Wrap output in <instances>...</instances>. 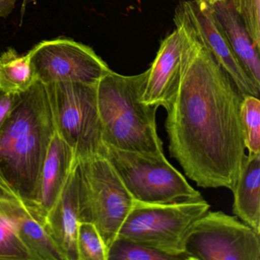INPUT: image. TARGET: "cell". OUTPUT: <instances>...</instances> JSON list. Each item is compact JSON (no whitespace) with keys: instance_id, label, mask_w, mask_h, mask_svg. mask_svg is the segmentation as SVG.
<instances>
[{"instance_id":"obj_1","label":"cell","mask_w":260,"mask_h":260,"mask_svg":"<svg viewBox=\"0 0 260 260\" xmlns=\"http://www.w3.org/2000/svg\"><path fill=\"white\" fill-rule=\"evenodd\" d=\"M174 22L182 27L183 41L179 84L165 123L170 156L198 186L232 191L246 156L243 96L192 31Z\"/></svg>"},{"instance_id":"obj_2","label":"cell","mask_w":260,"mask_h":260,"mask_svg":"<svg viewBox=\"0 0 260 260\" xmlns=\"http://www.w3.org/2000/svg\"><path fill=\"white\" fill-rule=\"evenodd\" d=\"M55 132L45 84L37 80L16 94L0 130V179L32 210L41 170Z\"/></svg>"},{"instance_id":"obj_3","label":"cell","mask_w":260,"mask_h":260,"mask_svg":"<svg viewBox=\"0 0 260 260\" xmlns=\"http://www.w3.org/2000/svg\"><path fill=\"white\" fill-rule=\"evenodd\" d=\"M145 72L124 76L111 70L95 86L103 144L121 150L164 153L156 128L158 107L141 101Z\"/></svg>"},{"instance_id":"obj_4","label":"cell","mask_w":260,"mask_h":260,"mask_svg":"<svg viewBox=\"0 0 260 260\" xmlns=\"http://www.w3.org/2000/svg\"><path fill=\"white\" fill-rule=\"evenodd\" d=\"M210 205L202 196L170 203L134 201L117 238L159 251L176 260H190L185 240Z\"/></svg>"},{"instance_id":"obj_5","label":"cell","mask_w":260,"mask_h":260,"mask_svg":"<svg viewBox=\"0 0 260 260\" xmlns=\"http://www.w3.org/2000/svg\"><path fill=\"white\" fill-rule=\"evenodd\" d=\"M80 222L93 223L109 251L134 201L103 153L77 159Z\"/></svg>"},{"instance_id":"obj_6","label":"cell","mask_w":260,"mask_h":260,"mask_svg":"<svg viewBox=\"0 0 260 260\" xmlns=\"http://www.w3.org/2000/svg\"><path fill=\"white\" fill-rule=\"evenodd\" d=\"M102 153L135 201L164 204L201 196L164 153L121 150L103 144Z\"/></svg>"},{"instance_id":"obj_7","label":"cell","mask_w":260,"mask_h":260,"mask_svg":"<svg viewBox=\"0 0 260 260\" xmlns=\"http://www.w3.org/2000/svg\"><path fill=\"white\" fill-rule=\"evenodd\" d=\"M45 86L56 132L73 149L77 159L102 153L96 85L55 82Z\"/></svg>"},{"instance_id":"obj_8","label":"cell","mask_w":260,"mask_h":260,"mask_svg":"<svg viewBox=\"0 0 260 260\" xmlns=\"http://www.w3.org/2000/svg\"><path fill=\"white\" fill-rule=\"evenodd\" d=\"M260 234L237 217L207 211L185 240L190 260H260Z\"/></svg>"},{"instance_id":"obj_9","label":"cell","mask_w":260,"mask_h":260,"mask_svg":"<svg viewBox=\"0 0 260 260\" xmlns=\"http://www.w3.org/2000/svg\"><path fill=\"white\" fill-rule=\"evenodd\" d=\"M28 54L38 80L45 85L76 82L95 86L111 71L91 47L65 38L42 41Z\"/></svg>"},{"instance_id":"obj_10","label":"cell","mask_w":260,"mask_h":260,"mask_svg":"<svg viewBox=\"0 0 260 260\" xmlns=\"http://www.w3.org/2000/svg\"><path fill=\"white\" fill-rule=\"evenodd\" d=\"M174 19L185 24L211 52L232 79L242 96L252 95L259 98L260 86L251 78L236 57L211 4L205 0L182 1L176 7Z\"/></svg>"},{"instance_id":"obj_11","label":"cell","mask_w":260,"mask_h":260,"mask_svg":"<svg viewBox=\"0 0 260 260\" xmlns=\"http://www.w3.org/2000/svg\"><path fill=\"white\" fill-rule=\"evenodd\" d=\"M0 216L17 234L34 260H65L45 230L43 221L0 179Z\"/></svg>"},{"instance_id":"obj_12","label":"cell","mask_w":260,"mask_h":260,"mask_svg":"<svg viewBox=\"0 0 260 260\" xmlns=\"http://www.w3.org/2000/svg\"><path fill=\"white\" fill-rule=\"evenodd\" d=\"M161 42L151 66L145 71L141 101L147 106L169 109L179 84L183 31L179 24Z\"/></svg>"},{"instance_id":"obj_13","label":"cell","mask_w":260,"mask_h":260,"mask_svg":"<svg viewBox=\"0 0 260 260\" xmlns=\"http://www.w3.org/2000/svg\"><path fill=\"white\" fill-rule=\"evenodd\" d=\"M80 223L77 161L61 194L45 218V228L65 260H78L77 236Z\"/></svg>"},{"instance_id":"obj_14","label":"cell","mask_w":260,"mask_h":260,"mask_svg":"<svg viewBox=\"0 0 260 260\" xmlns=\"http://www.w3.org/2000/svg\"><path fill=\"white\" fill-rule=\"evenodd\" d=\"M73 149L55 132L41 170L33 210L45 224V218L61 194L77 162Z\"/></svg>"},{"instance_id":"obj_15","label":"cell","mask_w":260,"mask_h":260,"mask_svg":"<svg viewBox=\"0 0 260 260\" xmlns=\"http://www.w3.org/2000/svg\"><path fill=\"white\" fill-rule=\"evenodd\" d=\"M211 6L236 57L251 78L260 86L259 52L254 47L232 0H221Z\"/></svg>"},{"instance_id":"obj_16","label":"cell","mask_w":260,"mask_h":260,"mask_svg":"<svg viewBox=\"0 0 260 260\" xmlns=\"http://www.w3.org/2000/svg\"><path fill=\"white\" fill-rule=\"evenodd\" d=\"M232 191L234 215L260 234V153L246 155Z\"/></svg>"},{"instance_id":"obj_17","label":"cell","mask_w":260,"mask_h":260,"mask_svg":"<svg viewBox=\"0 0 260 260\" xmlns=\"http://www.w3.org/2000/svg\"><path fill=\"white\" fill-rule=\"evenodd\" d=\"M38 79L28 54H19L9 48L0 54V89L19 93L31 87Z\"/></svg>"},{"instance_id":"obj_18","label":"cell","mask_w":260,"mask_h":260,"mask_svg":"<svg viewBox=\"0 0 260 260\" xmlns=\"http://www.w3.org/2000/svg\"><path fill=\"white\" fill-rule=\"evenodd\" d=\"M240 117L243 141L248 154H258L260 153L259 98L252 95L243 97Z\"/></svg>"},{"instance_id":"obj_19","label":"cell","mask_w":260,"mask_h":260,"mask_svg":"<svg viewBox=\"0 0 260 260\" xmlns=\"http://www.w3.org/2000/svg\"><path fill=\"white\" fill-rule=\"evenodd\" d=\"M77 246L78 260H108L107 249L93 223L80 222Z\"/></svg>"},{"instance_id":"obj_20","label":"cell","mask_w":260,"mask_h":260,"mask_svg":"<svg viewBox=\"0 0 260 260\" xmlns=\"http://www.w3.org/2000/svg\"><path fill=\"white\" fill-rule=\"evenodd\" d=\"M108 260H176L159 251L116 238L108 251Z\"/></svg>"},{"instance_id":"obj_21","label":"cell","mask_w":260,"mask_h":260,"mask_svg":"<svg viewBox=\"0 0 260 260\" xmlns=\"http://www.w3.org/2000/svg\"><path fill=\"white\" fill-rule=\"evenodd\" d=\"M34 260L11 226L0 216V260Z\"/></svg>"},{"instance_id":"obj_22","label":"cell","mask_w":260,"mask_h":260,"mask_svg":"<svg viewBox=\"0 0 260 260\" xmlns=\"http://www.w3.org/2000/svg\"><path fill=\"white\" fill-rule=\"evenodd\" d=\"M255 49L260 51V0H232Z\"/></svg>"},{"instance_id":"obj_23","label":"cell","mask_w":260,"mask_h":260,"mask_svg":"<svg viewBox=\"0 0 260 260\" xmlns=\"http://www.w3.org/2000/svg\"><path fill=\"white\" fill-rule=\"evenodd\" d=\"M15 95L16 94L10 93L0 89V130L13 108Z\"/></svg>"},{"instance_id":"obj_24","label":"cell","mask_w":260,"mask_h":260,"mask_svg":"<svg viewBox=\"0 0 260 260\" xmlns=\"http://www.w3.org/2000/svg\"><path fill=\"white\" fill-rule=\"evenodd\" d=\"M19 0H0V18H7L10 16Z\"/></svg>"},{"instance_id":"obj_25","label":"cell","mask_w":260,"mask_h":260,"mask_svg":"<svg viewBox=\"0 0 260 260\" xmlns=\"http://www.w3.org/2000/svg\"><path fill=\"white\" fill-rule=\"evenodd\" d=\"M206 1L208 4H211V5H213V4H215V3L219 2V1H221V0H205Z\"/></svg>"}]
</instances>
